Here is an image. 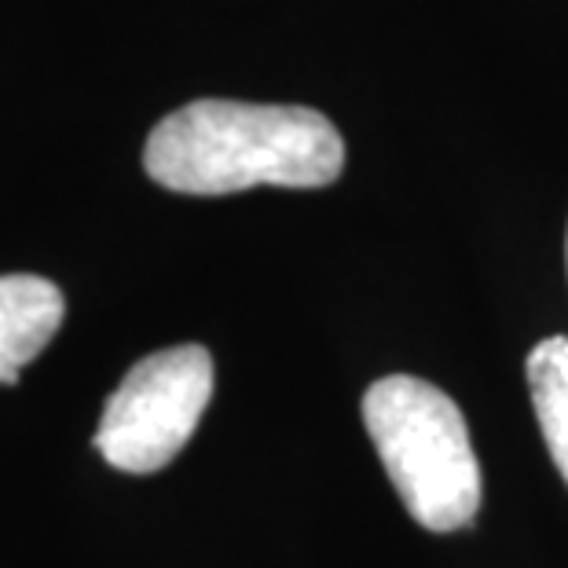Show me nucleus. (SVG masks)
Here are the masks:
<instances>
[{"instance_id": "f257e3e1", "label": "nucleus", "mask_w": 568, "mask_h": 568, "mask_svg": "<svg viewBox=\"0 0 568 568\" xmlns=\"http://www.w3.org/2000/svg\"><path fill=\"white\" fill-rule=\"evenodd\" d=\"M143 169L176 195L326 187L345 169V140L312 106L195 100L151 129Z\"/></svg>"}, {"instance_id": "f03ea898", "label": "nucleus", "mask_w": 568, "mask_h": 568, "mask_svg": "<svg viewBox=\"0 0 568 568\" xmlns=\"http://www.w3.org/2000/svg\"><path fill=\"white\" fill-rule=\"evenodd\" d=\"M364 426L407 514L429 531H463L480 510V463L463 410L437 385L389 374L364 393Z\"/></svg>"}, {"instance_id": "20e7f679", "label": "nucleus", "mask_w": 568, "mask_h": 568, "mask_svg": "<svg viewBox=\"0 0 568 568\" xmlns=\"http://www.w3.org/2000/svg\"><path fill=\"white\" fill-rule=\"evenodd\" d=\"M63 290L41 275H0V385H16L19 371L63 326Z\"/></svg>"}, {"instance_id": "423d86ee", "label": "nucleus", "mask_w": 568, "mask_h": 568, "mask_svg": "<svg viewBox=\"0 0 568 568\" xmlns=\"http://www.w3.org/2000/svg\"><path fill=\"white\" fill-rule=\"evenodd\" d=\"M565 261H568V235H565Z\"/></svg>"}, {"instance_id": "7ed1b4c3", "label": "nucleus", "mask_w": 568, "mask_h": 568, "mask_svg": "<svg viewBox=\"0 0 568 568\" xmlns=\"http://www.w3.org/2000/svg\"><path fill=\"white\" fill-rule=\"evenodd\" d=\"M210 400V348L173 345L143 356L106 400L95 452L122 474H154L184 452Z\"/></svg>"}, {"instance_id": "39448f33", "label": "nucleus", "mask_w": 568, "mask_h": 568, "mask_svg": "<svg viewBox=\"0 0 568 568\" xmlns=\"http://www.w3.org/2000/svg\"><path fill=\"white\" fill-rule=\"evenodd\" d=\"M528 389L542 440L568 485V334L547 337L528 356Z\"/></svg>"}]
</instances>
